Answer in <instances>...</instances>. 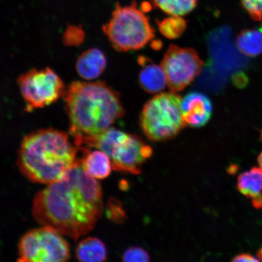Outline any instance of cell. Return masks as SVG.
Returning a JSON list of instances; mask_svg holds the SVG:
<instances>
[{"label":"cell","mask_w":262,"mask_h":262,"mask_svg":"<svg viewBox=\"0 0 262 262\" xmlns=\"http://www.w3.org/2000/svg\"><path fill=\"white\" fill-rule=\"evenodd\" d=\"M80 158L63 178L38 192L33 201L35 220L77 240L93 230L102 215V189Z\"/></svg>","instance_id":"cell-1"},{"label":"cell","mask_w":262,"mask_h":262,"mask_svg":"<svg viewBox=\"0 0 262 262\" xmlns=\"http://www.w3.org/2000/svg\"><path fill=\"white\" fill-rule=\"evenodd\" d=\"M63 98L77 146L109 129L124 114L119 94L103 81H74Z\"/></svg>","instance_id":"cell-2"},{"label":"cell","mask_w":262,"mask_h":262,"mask_svg":"<svg viewBox=\"0 0 262 262\" xmlns=\"http://www.w3.org/2000/svg\"><path fill=\"white\" fill-rule=\"evenodd\" d=\"M80 150L63 131L39 129L23 139L16 163L29 181L49 185L63 178L78 162Z\"/></svg>","instance_id":"cell-3"},{"label":"cell","mask_w":262,"mask_h":262,"mask_svg":"<svg viewBox=\"0 0 262 262\" xmlns=\"http://www.w3.org/2000/svg\"><path fill=\"white\" fill-rule=\"evenodd\" d=\"M103 32L120 52L139 50L155 37L149 18L135 1L125 6L117 3L110 21L103 26Z\"/></svg>","instance_id":"cell-4"},{"label":"cell","mask_w":262,"mask_h":262,"mask_svg":"<svg viewBox=\"0 0 262 262\" xmlns=\"http://www.w3.org/2000/svg\"><path fill=\"white\" fill-rule=\"evenodd\" d=\"M178 93L156 95L144 106L140 117L141 129L147 138L154 142L173 139L184 127L181 103Z\"/></svg>","instance_id":"cell-5"},{"label":"cell","mask_w":262,"mask_h":262,"mask_svg":"<svg viewBox=\"0 0 262 262\" xmlns=\"http://www.w3.org/2000/svg\"><path fill=\"white\" fill-rule=\"evenodd\" d=\"M62 235L45 226L26 232L19 242L18 261L63 262L70 260V245Z\"/></svg>","instance_id":"cell-6"},{"label":"cell","mask_w":262,"mask_h":262,"mask_svg":"<svg viewBox=\"0 0 262 262\" xmlns=\"http://www.w3.org/2000/svg\"><path fill=\"white\" fill-rule=\"evenodd\" d=\"M17 83L28 112L55 102L63 97L66 90L63 81L49 68L33 69L20 75Z\"/></svg>","instance_id":"cell-7"},{"label":"cell","mask_w":262,"mask_h":262,"mask_svg":"<svg viewBox=\"0 0 262 262\" xmlns=\"http://www.w3.org/2000/svg\"><path fill=\"white\" fill-rule=\"evenodd\" d=\"M170 91L178 93L185 89L201 73L204 62L194 49L172 45L161 62Z\"/></svg>","instance_id":"cell-8"},{"label":"cell","mask_w":262,"mask_h":262,"mask_svg":"<svg viewBox=\"0 0 262 262\" xmlns=\"http://www.w3.org/2000/svg\"><path fill=\"white\" fill-rule=\"evenodd\" d=\"M152 147L140 137L125 133L113 147L109 157L116 171L138 175L142 166L152 155Z\"/></svg>","instance_id":"cell-9"},{"label":"cell","mask_w":262,"mask_h":262,"mask_svg":"<svg viewBox=\"0 0 262 262\" xmlns=\"http://www.w3.org/2000/svg\"><path fill=\"white\" fill-rule=\"evenodd\" d=\"M181 109L185 127H200L205 126L210 120L212 104L205 94L192 92L182 98Z\"/></svg>","instance_id":"cell-10"},{"label":"cell","mask_w":262,"mask_h":262,"mask_svg":"<svg viewBox=\"0 0 262 262\" xmlns=\"http://www.w3.org/2000/svg\"><path fill=\"white\" fill-rule=\"evenodd\" d=\"M106 66V58L103 52L93 48L84 52L78 57L75 68L82 78L91 80L100 77Z\"/></svg>","instance_id":"cell-11"},{"label":"cell","mask_w":262,"mask_h":262,"mask_svg":"<svg viewBox=\"0 0 262 262\" xmlns=\"http://www.w3.org/2000/svg\"><path fill=\"white\" fill-rule=\"evenodd\" d=\"M80 159L85 171L96 179L107 178L113 169L110 157L99 149L91 152L84 146L83 156Z\"/></svg>","instance_id":"cell-12"},{"label":"cell","mask_w":262,"mask_h":262,"mask_svg":"<svg viewBox=\"0 0 262 262\" xmlns=\"http://www.w3.org/2000/svg\"><path fill=\"white\" fill-rule=\"evenodd\" d=\"M141 88L150 94L161 93L168 86L165 71L161 65L147 64L141 70L139 76Z\"/></svg>","instance_id":"cell-13"},{"label":"cell","mask_w":262,"mask_h":262,"mask_svg":"<svg viewBox=\"0 0 262 262\" xmlns=\"http://www.w3.org/2000/svg\"><path fill=\"white\" fill-rule=\"evenodd\" d=\"M77 260L83 262H100L107 259V250L103 242L96 237H88L78 244L75 251Z\"/></svg>","instance_id":"cell-14"},{"label":"cell","mask_w":262,"mask_h":262,"mask_svg":"<svg viewBox=\"0 0 262 262\" xmlns=\"http://www.w3.org/2000/svg\"><path fill=\"white\" fill-rule=\"evenodd\" d=\"M237 189L251 201L262 196V171L254 167L250 171L242 173L237 180Z\"/></svg>","instance_id":"cell-15"},{"label":"cell","mask_w":262,"mask_h":262,"mask_svg":"<svg viewBox=\"0 0 262 262\" xmlns=\"http://www.w3.org/2000/svg\"><path fill=\"white\" fill-rule=\"evenodd\" d=\"M236 45L242 54L254 57L262 54V29H248L237 36Z\"/></svg>","instance_id":"cell-16"},{"label":"cell","mask_w":262,"mask_h":262,"mask_svg":"<svg viewBox=\"0 0 262 262\" xmlns=\"http://www.w3.org/2000/svg\"><path fill=\"white\" fill-rule=\"evenodd\" d=\"M155 7L170 15L184 16L198 6L199 0H150Z\"/></svg>","instance_id":"cell-17"},{"label":"cell","mask_w":262,"mask_h":262,"mask_svg":"<svg viewBox=\"0 0 262 262\" xmlns=\"http://www.w3.org/2000/svg\"><path fill=\"white\" fill-rule=\"evenodd\" d=\"M161 34L168 39L178 38L186 30L187 21L182 16L171 15L163 20L157 21Z\"/></svg>","instance_id":"cell-18"},{"label":"cell","mask_w":262,"mask_h":262,"mask_svg":"<svg viewBox=\"0 0 262 262\" xmlns=\"http://www.w3.org/2000/svg\"><path fill=\"white\" fill-rule=\"evenodd\" d=\"M108 219L117 224H122L126 220V215L121 202L116 199H111L108 203L106 210Z\"/></svg>","instance_id":"cell-19"},{"label":"cell","mask_w":262,"mask_h":262,"mask_svg":"<svg viewBox=\"0 0 262 262\" xmlns=\"http://www.w3.org/2000/svg\"><path fill=\"white\" fill-rule=\"evenodd\" d=\"M122 260L126 262H146L150 261V255L144 249L130 247L124 251Z\"/></svg>","instance_id":"cell-20"},{"label":"cell","mask_w":262,"mask_h":262,"mask_svg":"<svg viewBox=\"0 0 262 262\" xmlns=\"http://www.w3.org/2000/svg\"><path fill=\"white\" fill-rule=\"evenodd\" d=\"M84 33L81 28L70 26L67 29L63 35V40L68 46L80 45L84 40Z\"/></svg>","instance_id":"cell-21"},{"label":"cell","mask_w":262,"mask_h":262,"mask_svg":"<svg viewBox=\"0 0 262 262\" xmlns=\"http://www.w3.org/2000/svg\"><path fill=\"white\" fill-rule=\"evenodd\" d=\"M242 6L255 21H262V0H241Z\"/></svg>","instance_id":"cell-22"},{"label":"cell","mask_w":262,"mask_h":262,"mask_svg":"<svg viewBox=\"0 0 262 262\" xmlns=\"http://www.w3.org/2000/svg\"><path fill=\"white\" fill-rule=\"evenodd\" d=\"M232 261H258V258L250 254H241L232 258Z\"/></svg>","instance_id":"cell-23"},{"label":"cell","mask_w":262,"mask_h":262,"mask_svg":"<svg viewBox=\"0 0 262 262\" xmlns=\"http://www.w3.org/2000/svg\"><path fill=\"white\" fill-rule=\"evenodd\" d=\"M257 161L258 165H259V168L262 171V152L260 154L259 156H258Z\"/></svg>","instance_id":"cell-24"},{"label":"cell","mask_w":262,"mask_h":262,"mask_svg":"<svg viewBox=\"0 0 262 262\" xmlns=\"http://www.w3.org/2000/svg\"><path fill=\"white\" fill-rule=\"evenodd\" d=\"M257 257L260 260H262V247L257 252Z\"/></svg>","instance_id":"cell-25"}]
</instances>
